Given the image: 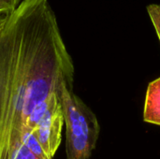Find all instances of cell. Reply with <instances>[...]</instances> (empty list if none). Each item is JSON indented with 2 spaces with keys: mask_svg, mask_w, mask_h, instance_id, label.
<instances>
[{
  "mask_svg": "<svg viewBox=\"0 0 160 159\" xmlns=\"http://www.w3.org/2000/svg\"><path fill=\"white\" fill-rule=\"evenodd\" d=\"M73 76L49 0H22L0 36V159L12 158L32 112Z\"/></svg>",
  "mask_w": 160,
  "mask_h": 159,
  "instance_id": "cell-1",
  "label": "cell"
},
{
  "mask_svg": "<svg viewBox=\"0 0 160 159\" xmlns=\"http://www.w3.org/2000/svg\"><path fill=\"white\" fill-rule=\"evenodd\" d=\"M65 82L60 88V102L66 124L68 159H89L96 148L100 127L95 113Z\"/></svg>",
  "mask_w": 160,
  "mask_h": 159,
  "instance_id": "cell-2",
  "label": "cell"
},
{
  "mask_svg": "<svg viewBox=\"0 0 160 159\" xmlns=\"http://www.w3.org/2000/svg\"><path fill=\"white\" fill-rule=\"evenodd\" d=\"M63 126L64 116L59 101L43 114L32 133L47 159H52L60 146Z\"/></svg>",
  "mask_w": 160,
  "mask_h": 159,
  "instance_id": "cell-3",
  "label": "cell"
},
{
  "mask_svg": "<svg viewBox=\"0 0 160 159\" xmlns=\"http://www.w3.org/2000/svg\"><path fill=\"white\" fill-rule=\"evenodd\" d=\"M143 119L147 123L160 126V77L148 85L144 101Z\"/></svg>",
  "mask_w": 160,
  "mask_h": 159,
  "instance_id": "cell-4",
  "label": "cell"
},
{
  "mask_svg": "<svg viewBox=\"0 0 160 159\" xmlns=\"http://www.w3.org/2000/svg\"><path fill=\"white\" fill-rule=\"evenodd\" d=\"M147 11L160 41V5L159 4L149 5L147 7Z\"/></svg>",
  "mask_w": 160,
  "mask_h": 159,
  "instance_id": "cell-5",
  "label": "cell"
},
{
  "mask_svg": "<svg viewBox=\"0 0 160 159\" xmlns=\"http://www.w3.org/2000/svg\"><path fill=\"white\" fill-rule=\"evenodd\" d=\"M11 159H38L32 152L29 151V149L23 145L21 144L19 148L15 151V153L12 156Z\"/></svg>",
  "mask_w": 160,
  "mask_h": 159,
  "instance_id": "cell-6",
  "label": "cell"
},
{
  "mask_svg": "<svg viewBox=\"0 0 160 159\" xmlns=\"http://www.w3.org/2000/svg\"><path fill=\"white\" fill-rule=\"evenodd\" d=\"M12 11L10 7L4 1L0 0V15L1 14H9Z\"/></svg>",
  "mask_w": 160,
  "mask_h": 159,
  "instance_id": "cell-7",
  "label": "cell"
},
{
  "mask_svg": "<svg viewBox=\"0 0 160 159\" xmlns=\"http://www.w3.org/2000/svg\"><path fill=\"white\" fill-rule=\"evenodd\" d=\"M8 15L9 14H1L0 15V36H1V33H2L5 25H6V22L8 21Z\"/></svg>",
  "mask_w": 160,
  "mask_h": 159,
  "instance_id": "cell-8",
  "label": "cell"
},
{
  "mask_svg": "<svg viewBox=\"0 0 160 159\" xmlns=\"http://www.w3.org/2000/svg\"><path fill=\"white\" fill-rule=\"evenodd\" d=\"M4 1L10 7V8L12 10L22 2V0H4Z\"/></svg>",
  "mask_w": 160,
  "mask_h": 159,
  "instance_id": "cell-9",
  "label": "cell"
}]
</instances>
